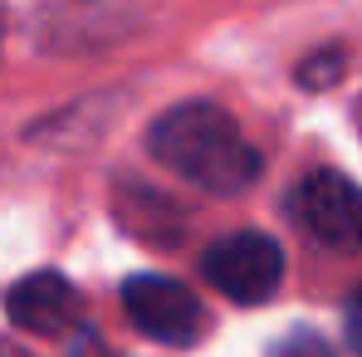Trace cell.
<instances>
[{"label": "cell", "mask_w": 362, "mask_h": 357, "mask_svg": "<svg viewBox=\"0 0 362 357\" xmlns=\"http://www.w3.org/2000/svg\"><path fill=\"white\" fill-rule=\"evenodd\" d=\"M289 216L318 245L362 250V186L343 172H308L289 191Z\"/></svg>", "instance_id": "cell-4"}, {"label": "cell", "mask_w": 362, "mask_h": 357, "mask_svg": "<svg viewBox=\"0 0 362 357\" xmlns=\"http://www.w3.org/2000/svg\"><path fill=\"white\" fill-rule=\"evenodd\" d=\"M0 357H25V353H20V348H5V343H0Z\"/></svg>", "instance_id": "cell-8"}, {"label": "cell", "mask_w": 362, "mask_h": 357, "mask_svg": "<svg viewBox=\"0 0 362 357\" xmlns=\"http://www.w3.org/2000/svg\"><path fill=\"white\" fill-rule=\"evenodd\" d=\"M269 357H338L333 353V343L323 338V333H313V328H294V333H284L279 343H274V353Z\"/></svg>", "instance_id": "cell-6"}, {"label": "cell", "mask_w": 362, "mask_h": 357, "mask_svg": "<svg viewBox=\"0 0 362 357\" xmlns=\"http://www.w3.org/2000/svg\"><path fill=\"white\" fill-rule=\"evenodd\" d=\"M201 274L230 303H264L284 284V250L264 230H230V235L206 245Z\"/></svg>", "instance_id": "cell-2"}, {"label": "cell", "mask_w": 362, "mask_h": 357, "mask_svg": "<svg viewBox=\"0 0 362 357\" xmlns=\"http://www.w3.org/2000/svg\"><path fill=\"white\" fill-rule=\"evenodd\" d=\"M122 313L127 323L162 343V348H191L201 333H206V313H201V298L191 294L186 284L167 279V274H132L122 279Z\"/></svg>", "instance_id": "cell-3"}, {"label": "cell", "mask_w": 362, "mask_h": 357, "mask_svg": "<svg viewBox=\"0 0 362 357\" xmlns=\"http://www.w3.org/2000/svg\"><path fill=\"white\" fill-rule=\"evenodd\" d=\"M343 328H348V348L362 357V289L348 298V318H343Z\"/></svg>", "instance_id": "cell-7"}, {"label": "cell", "mask_w": 362, "mask_h": 357, "mask_svg": "<svg viewBox=\"0 0 362 357\" xmlns=\"http://www.w3.org/2000/svg\"><path fill=\"white\" fill-rule=\"evenodd\" d=\"M147 152L172 172L211 196H240L250 191L264 162L240 122L216 103H177L147 127Z\"/></svg>", "instance_id": "cell-1"}, {"label": "cell", "mask_w": 362, "mask_h": 357, "mask_svg": "<svg viewBox=\"0 0 362 357\" xmlns=\"http://www.w3.org/2000/svg\"><path fill=\"white\" fill-rule=\"evenodd\" d=\"M5 313L20 333H35V338H64L78 328L83 318V294L54 274V269H40V274H25L20 284H10L5 294Z\"/></svg>", "instance_id": "cell-5"}]
</instances>
